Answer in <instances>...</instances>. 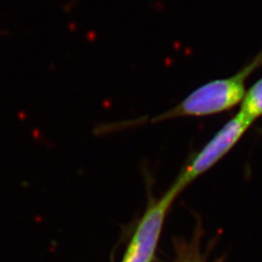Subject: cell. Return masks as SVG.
<instances>
[{
    "label": "cell",
    "instance_id": "5b68a950",
    "mask_svg": "<svg viewBox=\"0 0 262 262\" xmlns=\"http://www.w3.org/2000/svg\"><path fill=\"white\" fill-rule=\"evenodd\" d=\"M190 262H197V261H190Z\"/></svg>",
    "mask_w": 262,
    "mask_h": 262
},
{
    "label": "cell",
    "instance_id": "3957f363",
    "mask_svg": "<svg viewBox=\"0 0 262 262\" xmlns=\"http://www.w3.org/2000/svg\"><path fill=\"white\" fill-rule=\"evenodd\" d=\"M176 197L168 191L149 204L136 226L122 262H151L164 220Z\"/></svg>",
    "mask_w": 262,
    "mask_h": 262
},
{
    "label": "cell",
    "instance_id": "7a4b0ae2",
    "mask_svg": "<svg viewBox=\"0 0 262 262\" xmlns=\"http://www.w3.org/2000/svg\"><path fill=\"white\" fill-rule=\"evenodd\" d=\"M253 122L240 112L217 131L214 137L207 143L202 150L197 152L187 166L181 171L178 178L169 188V193L177 197L182 190L192 181L212 168L225 157L239 140L243 137Z\"/></svg>",
    "mask_w": 262,
    "mask_h": 262
},
{
    "label": "cell",
    "instance_id": "277c9868",
    "mask_svg": "<svg viewBox=\"0 0 262 262\" xmlns=\"http://www.w3.org/2000/svg\"><path fill=\"white\" fill-rule=\"evenodd\" d=\"M239 112L253 123L262 117V78L246 92Z\"/></svg>",
    "mask_w": 262,
    "mask_h": 262
},
{
    "label": "cell",
    "instance_id": "6da1fadb",
    "mask_svg": "<svg viewBox=\"0 0 262 262\" xmlns=\"http://www.w3.org/2000/svg\"><path fill=\"white\" fill-rule=\"evenodd\" d=\"M262 66V52L235 75L211 81L193 91L155 122L182 117H206L225 112L242 102L246 94V81Z\"/></svg>",
    "mask_w": 262,
    "mask_h": 262
}]
</instances>
